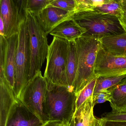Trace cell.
I'll return each mask as SVG.
<instances>
[{
    "instance_id": "1",
    "label": "cell",
    "mask_w": 126,
    "mask_h": 126,
    "mask_svg": "<svg viewBox=\"0 0 126 126\" xmlns=\"http://www.w3.org/2000/svg\"><path fill=\"white\" fill-rule=\"evenodd\" d=\"M76 94L68 87L47 81L44 110L48 121L69 124L76 110Z\"/></svg>"
},
{
    "instance_id": "2",
    "label": "cell",
    "mask_w": 126,
    "mask_h": 126,
    "mask_svg": "<svg viewBox=\"0 0 126 126\" xmlns=\"http://www.w3.org/2000/svg\"><path fill=\"white\" fill-rule=\"evenodd\" d=\"M77 62L74 91L77 94L90 82L96 78L95 66L101 47L100 40L81 36L74 41Z\"/></svg>"
},
{
    "instance_id": "3",
    "label": "cell",
    "mask_w": 126,
    "mask_h": 126,
    "mask_svg": "<svg viewBox=\"0 0 126 126\" xmlns=\"http://www.w3.org/2000/svg\"><path fill=\"white\" fill-rule=\"evenodd\" d=\"M72 18L85 31L82 36L100 40L125 33L116 16L94 11L74 14Z\"/></svg>"
},
{
    "instance_id": "4",
    "label": "cell",
    "mask_w": 126,
    "mask_h": 126,
    "mask_svg": "<svg viewBox=\"0 0 126 126\" xmlns=\"http://www.w3.org/2000/svg\"><path fill=\"white\" fill-rule=\"evenodd\" d=\"M24 11L28 24L31 52L29 81L41 71L46 59L49 45L47 35L40 26L35 15L31 12Z\"/></svg>"
},
{
    "instance_id": "5",
    "label": "cell",
    "mask_w": 126,
    "mask_h": 126,
    "mask_svg": "<svg viewBox=\"0 0 126 126\" xmlns=\"http://www.w3.org/2000/svg\"><path fill=\"white\" fill-rule=\"evenodd\" d=\"M18 36L14 88L15 94L17 99L28 82L31 63L29 36L25 12L21 17Z\"/></svg>"
},
{
    "instance_id": "6",
    "label": "cell",
    "mask_w": 126,
    "mask_h": 126,
    "mask_svg": "<svg viewBox=\"0 0 126 126\" xmlns=\"http://www.w3.org/2000/svg\"><path fill=\"white\" fill-rule=\"evenodd\" d=\"M68 42L54 37L48 46L44 77L48 81L68 87L66 76V65Z\"/></svg>"
},
{
    "instance_id": "7",
    "label": "cell",
    "mask_w": 126,
    "mask_h": 126,
    "mask_svg": "<svg viewBox=\"0 0 126 126\" xmlns=\"http://www.w3.org/2000/svg\"><path fill=\"white\" fill-rule=\"evenodd\" d=\"M46 88L47 81L40 71L28 82L18 99L44 124L49 121L44 110Z\"/></svg>"
},
{
    "instance_id": "8",
    "label": "cell",
    "mask_w": 126,
    "mask_h": 126,
    "mask_svg": "<svg viewBox=\"0 0 126 126\" xmlns=\"http://www.w3.org/2000/svg\"><path fill=\"white\" fill-rule=\"evenodd\" d=\"M95 72L96 77L126 75V56L113 55L100 48L97 54Z\"/></svg>"
},
{
    "instance_id": "9",
    "label": "cell",
    "mask_w": 126,
    "mask_h": 126,
    "mask_svg": "<svg viewBox=\"0 0 126 126\" xmlns=\"http://www.w3.org/2000/svg\"><path fill=\"white\" fill-rule=\"evenodd\" d=\"M0 17L5 26V37L8 38L18 34L21 17L25 12L19 1L0 0Z\"/></svg>"
},
{
    "instance_id": "10",
    "label": "cell",
    "mask_w": 126,
    "mask_h": 126,
    "mask_svg": "<svg viewBox=\"0 0 126 126\" xmlns=\"http://www.w3.org/2000/svg\"><path fill=\"white\" fill-rule=\"evenodd\" d=\"M5 48L0 47V69H4L6 78L14 90L15 83L16 55L18 44V34L6 38Z\"/></svg>"
},
{
    "instance_id": "11",
    "label": "cell",
    "mask_w": 126,
    "mask_h": 126,
    "mask_svg": "<svg viewBox=\"0 0 126 126\" xmlns=\"http://www.w3.org/2000/svg\"><path fill=\"white\" fill-rule=\"evenodd\" d=\"M55 7H47L36 15L40 25L47 35L63 21L70 18L74 14Z\"/></svg>"
},
{
    "instance_id": "12",
    "label": "cell",
    "mask_w": 126,
    "mask_h": 126,
    "mask_svg": "<svg viewBox=\"0 0 126 126\" xmlns=\"http://www.w3.org/2000/svg\"><path fill=\"white\" fill-rule=\"evenodd\" d=\"M44 124L18 100L9 113L6 126H42Z\"/></svg>"
},
{
    "instance_id": "13",
    "label": "cell",
    "mask_w": 126,
    "mask_h": 126,
    "mask_svg": "<svg viewBox=\"0 0 126 126\" xmlns=\"http://www.w3.org/2000/svg\"><path fill=\"white\" fill-rule=\"evenodd\" d=\"M18 100L7 81L4 70H0V126H6L9 113Z\"/></svg>"
},
{
    "instance_id": "14",
    "label": "cell",
    "mask_w": 126,
    "mask_h": 126,
    "mask_svg": "<svg viewBox=\"0 0 126 126\" xmlns=\"http://www.w3.org/2000/svg\"><path fill=\"white\" fill-rule=\"evenodd\" d=\"M93 98L88 99L75 110L68 126H105V121L95 116Z\"/></svg>"
},
{
    "instance_id": "15",
    "label": "cell",
    "mask_w": 126,
    "mask_h": 126,
    "mask_svg": "<svg viewBox=\"0 0 126 126\" xmlns=\"http://www.w3.org/2000/svg\"><path fill=\"white\" fill-rule=\"evenodd\" d=\"M85 33V30L80 27L71 17L59 24L49 34L64 39L68 42H71L81 37Z\"/></svg>"
},
{
    "instance_id": "16",
    "label": "cell",
    "mask_w": 126,
    "mask_h": 126,
    "mask_svg": "<svg viewBox=\"0 0 126 126\" xmlns=\"http://www.w3.org/2000/svg\"><path fill=\"white\" fill-rule=\"evenodd\" d=\"M111 95L110 102L112 112L126 113V77L108 89Z\"/></svg>"
},
{
    "instance_id": "17",
    "label": "cell",
    "mask_w": 126,
    "mask_h": 126,
    "mask_svg": "<svg viewBox=\"0 0 126 126\" xmlns=\"http://www.w3.org/2000/svg\"><path fill=\"white\" fill-rule=\"evenodd\" d=\"M101 48L116 56H126V33L110 36L100 40Z\"/></svg>"
},
{
    "instance_id": "18",
    "label": "cell",
    "mask_w": 126,
    "mask_h": 126,
    "mask_svg": "<svg viewBox=\"0 0 126 126\" xmlns=\"http://www.w3.org/2000/svg\"><path fill=\"white\" fill-rule=\"evenodd\" d=\"M68 42V51L65 72L68 88L74 91V86L77 73V57L75 42L74 41Z\"/></svg>"
},
{
    "instance_id": "19",
    "label": "cell",
    "mask_w": 126,
    "mask_h": 126,
    "mask_svg": "<svg viewBox=\"0 0 126 126\" xmlns=\"http://www.w3.org/2000/svg\"><path fill=\"white\" fill-rule=\"evenodd\" d=\"M94 11L120 17L123 12L121 0H105L103 4L97 6Z\"/></svg>"
},
{
    "instance_id": "20",
    "label": "cell",
    "mask_w": 126,
    "mask_h": 126,
    "mask_svg": "<svg viewBox=\"0 0 126 126\" xmlns=\"http://www.w3.org/2000/svg\"><path fill=\"white\" fill-rule=\"evenodd\" d=\"M53 1V0H19L23 11L27 10L35 15L47 8Z\"/></svg>"
},
{
    "instance_id": "21",
    "label": "cell",
    "mask_w": 126,
    "mask_h": 126,
    "mask_svg": "<svg viewBox=\"0 0 126 126\" xmlns=\"http://www.w3.org/2000/svg\"><path fill=\"white\" fill-rule=\"evenodd\" d=\"M126 77V75L115 77H97L93 95L100 91L108 90Z\"/></svg>"
},
{
    "instance_id": "22",
    "label": "cell",
    "mask_w": 126,
    "mask_h": 126,
    "mask_svg": "<svg viewBox=\"0 0 126 126\" xmlns=\"http://www.w3.org/2000/svg\"><path fill=\"white\" fill-rule=\"evenodd\" d=\"M96 79L97 77L91 80L77 94L76 110L88 99L93 98Z\"/></svg>"
},
{
    "instance_id": "23",
    "label": "cell",
    "mask_w": 126,
    "mask_h": 126,
    "mask_svg": "<svg viewBox=\"0 0 126 126\" xmlns=\"http://www.w3.org/2000/svg\"><path fill=\"white\" fill-rule=\"evenodd\" d=\"M104 2L105 0H76V7L75 13L86 11H94L95 8L102 5Z\"/></svg>"
},
{
    "instance_id": "24",
    "label": "cell",
    "mask_w": 126,
    "mask_h": 126,
    "mask_svg": "<svg viewBox=\"0 0 126 126\" xmlns=\"http://www.w3.org/2000/svg\"><path fill=\"white\" fill-rule=\"evenodd\" d=\"M55 7L75 13L76 2V0H53L47 7Z\"/></svg>"
},
{
    "instance_id": "25",
    "label": "cell",
    "mask_w": 126,
    "mask_h": 126,
    "mask_svg": "<svg viewBox=\"0 0 126 126\" xmlns=\"http://www.w3.org/2000/svg\"><path fill=\"white\" fill-rule=\"evenodd\" d=\"M111 95L109 90L102 91L93 96V101L94 105L111 101Z\"/></svg>"
},
{
    "instance_id": "26",
    "label": "cell",
    "mask_w": 126,
    "mask_h": 126,
    "mask_svg": "<svg viewBox=\"0 0 126 126\" xmlns=\"http://www.w3.org/2000/svg\"><path fill=\"white\" fill-rule=\"evenodd\" d=\"M101 118L106 121H109L126 122V113H115L112 112L106 113L103 115Z\"/></svg>"
},
{
    "instance_id": "27",
    "label": "cell",
    "mask_w": 126,
    "mask_h": 126,
    "mask_svg": "<svg viewBox=\"0 0 126 126\" xmlns=\"http://www.w3.org/2000/svg\"><path fill=\"white\" fill-rule=\"evenodd\" d=\"M42 126H68V125L57 121H49Z\"/></svg>"
},
{
    "instance_id": "28",
    "label": "cell",
    "mask_w": 126,
    "mask_h": 126,
    "mask_svg": "<svg viewBox=\"0 0 126 126\" xmlns=\"http://www.w3.org/2000/svg\"><path fill=\"white\" fill-rule=\"evenodd\" d=\"M118 19L121 25L126 33V11L123 10V13Z\"/></svg>"
},
{
    "instance_id": "29",
    "label": "cell",
    "mask_w": 126,
    "mask_h": 126,
    "mask_svg": "<svg viewBox=\"0 0 126 126\" xmlns=\"http://www.w3.org/2000/svg\"><path fill=\"white\" fill-rule=\"evenodd\" d=\"M105 126H126V122L105 121Z\"/></svg>"
},
{
    "instance_id": "30",
    "label": "cell",
    "mask_w": 126,
    "mask_h": 126,
    "mask_svg": "<svg viewBox=\"0 0 126 126\" xmlns=\"http://www.w3.org/2000/svg\"><path fill=\"white\" fill-rule=\"evenodd\" d=\"M0 36H5V26L2 18L0 17Z\"/></svg>"
},
{
    "instance_id": "31",
    "label": "cell",
    "mask_w": 126,
    "mask_h": 126,
    "mask_svg": "<svg viewBox=\"0 0 126 126\" xmlns=\"http://www.w3.org/2000/svg\"><path fill=\"white\" fill-rule=\"evenodd\" d=\"M121 3L123 10L126 11V0H121Z\"/></svg>"
}]
</instances>
